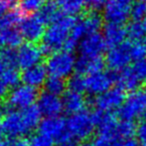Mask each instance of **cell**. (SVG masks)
<instances>
[{"instance_id":"6da1fadb","label":"cell","mask_w":146,"mask_h":146,"mask_svg":"<svg viewBox=\"0 0 146 146\" xmlns=\"http://www.w3.org/2000/svg\"><path fill=\"white\" fill-rule=\"evenodd\" d=\"M41 116L37 106L23 110H9L2 120L4 133L13 139L22 138L40 125Z\"/></svg>"},{"instance_id":"7a4b0ae2","label":"cell","mask_w":146,"mask_h":146,"mask_svg":"<svg viewBox=\"0 0 146 146\" xmlns=\"http://www.w3.org/2000/svg\"><path fill=\"white\" fill-rule=\"evenodd\" d=\"M76 22V17L62 14L56 21L47 26L46 32L41 41V48L44 55L50 56L65 48Z\"/></svg>"},{"instance_id":"3957f363","label":"cell","mask_w":146,"mask_h":146,"mask_svg":"<svg viewBox=\"0 0 146 146\" xmlns=\"http://www.w3.org/2000/svg\"><path fill=\"white\" fill-rule=\"evenodd\" d=\"M45 67L51 77L66 80L71 78L76 71L77 57L72 51L63 49L48 56Z\"/></svg>"},{"instance_id":"277c9868","label":"cell","mask_w":146,"mask_h":146,"mask_svg":"<svg viewBox=\"0 0 146 146\" xmlns=\"http://www.w3.org/2000/svg\"><path fill=\"white\" fill-rule=\"evenodd\" d=\"M67 126L71 138L78 141H87L94 135L96 128L94 113L84 110L72 114L67 120Z\"/></svg>"},{"instance_id":"5b68a950","label":"cell","mask_w":146,"mask_h":146,"mask_svg":"<svg viewBox=\"0 0 146 146\" xmlns=\"http://www.w3.org/2000/svg\"><path fill=\"white\" fill-rule=\"evenodd\" d=\"M118 114L122 120L134 121L146 117V90H137L126 96Z\"/></svg>"},{"instance_id":"8992f818","label":"cell","mask_w":146,"mask_h":146,"mask_svg":"<svg viewBox=\"0 0 146 146\" xmlns=\"http://www.w3.org/2000/svg\"><path fill=\"white\" fill-rule=\"evenodd\" d=\"M38 92L25 84L14 87L7 96V104L13 110H23L34 106L38 100Z\"/></svg>"},{"instance_id":"52a82bcc","label":"cell","mask_w":146,"mask_h":146,"mask_svg":"<svg viewBox=\"0 0 146 146\" xmlns=\"http://www.w3.org/2000/svg\"><path fill=\"white\" fill-rule=\"evenodd\" d=\"M133 61L131 55L130 42H125L121 45L111 47L106 53V65L111 72H119L129 68Z\"/></svg>"},{"instance_id":"ba28073f","label":"cell","mask_w":146,"mask_h":146,"mask_svg":"<svg viewBox=\"0 0 146 146\" xmlns=\"http://www.w3.org/2000/svg\"><path fill=\"white\" fill-rule=\"evenodd\" d=\"M134 0H108L102 9L106 23L124 24L131 18V6Z\"/></svg>"},{"instance_id":"9c48e42d","label":"cell","mask_w":146,"mask_h":146,"mask_svg":"<svg viewBox=\"0 0 146 146\" xmlns=\"http://www.w3.org/2000/svg\"><path fill=\"white\" fill-rule=\"evenodd\" d=\"M18 29L21 33L23 40L36 44L39 41H42L46 32L47 25L37 13L23 16L18 25Z\"/></svg>"},{"instance_id":"30bf717a","label":"cell","mask_w":146,"mask_h":146,"mask_svg":"<svg viewBox=\"0 0 146 146\" xmlns=\"http://www.w3.org/2000/svg\"><path fill=\"white\" fill-rule=\"evenodd\" d=\"M39 131L50 137L54 142L64 143L69 141L70 136L67 126V120L62 117H47L41 121L39 125Z\"/></svg>"},{"instance_id":"8fae6325","label":"cell","mask_w":146,"mask_h":146,"mask_svg":"<svg viewBox=\"0 0 146 146\" xmlns=\"http://www.w3.org/2000/svg\"><path fill=\"white\" fill-rule=\"evenodd\" d=\"M85 92L90 96H98L112 88V85L115 82V76L112 74V72H108L104 70L102 72L85 76Z\"/></svg>"},{"instance_id":"7c38bea8","label":"cell","mask_w":146,"mask_h":146,"mask_svg":"<svg viewBox=\"0 0 146 146\" xmlns=\"http://www.w3.org/2000/svg\"><path fill=\"white\" fill-rule=\"evenodd\" d=\"M108 50V47L104 41V36L100 33L85 37L78 47L79 57L86 59L102 58Z\"/></svg>"},{"instance_id":"4fadbf2b","label":"cell","mask_w":146,"mask_h":146,"mask_svg":"<svg viewBox=\"0 0 146 146\" xmlns=\"http://www.w3.org/2000/svg\"><path fill=\"white\" fill-rule=\"evenodd\" d=\"M44 56L41 46L35 43H22L17 48V67L26 70L40 65Z\"/></svg>"},{"instance_id":"5bb4252c","label":"cell","mask_w":146,"mask_h":146,"mask_svg":"<svg viewBox=\"0 0 146 146\" xmlns=\"http://www.w3.org/2000/svg\"><path fill=\"white\" fill-rule=\"evenodd\" d=\"M125 98V92L118 87L112 88L104 94L96 96L94 100V106L100 112H110L118 110L122 106Z\"/></svg>"},{"instance_id":"9a60e30c","label":"cell","mask_w":146,"mask_h":146,"mask_svg":"<svg viewBox=\"0 0 146 146\" xmlns=\"http://www.w3.org/2000/svg\"><path fill=\"white\" fill-rule=\"evenodd\" d=\"M36 104L37 108L39 110L40 113L45 116V118L60 116V114L64 110L62 98L47 92L39 96Z\"/></svg>"},{"instance_id":"2e32d148","label":"cell","mask_w":146,"mask_h":146,"mask_svg":"<svg viewBox=\"0 0 146 146\" xmlns=\"http://www.w3.org/2000/svg\"><path fill=\"white\" fill-rule=\"evenodd\" d=\"M94 117H96V127L98 129V135L120 139L118 135L119 121L113 113L96 111L94 112Z\"/></svg>"},{"instance_id":"e0dca14e","label":"cell","mask_w":146,"mask_h":146,"mask_svg":"<svg viewBox=\"0 0 146 146\" xmlns=\"http://www.w3.org/2000/svg\"><path fill=\"white\" fill-rule=\"evenodd\" d=\"M48 75L49 73L46 67L40 64V65L23 70L21 74V81L25 85L37 90L43 86L45 87L47 80L49 78Z\"/></svg>"},{"instance_id":"ac0fdd59","label":"cell","mask_w":146,"mask_h":146,"mask_svg":"<svg viewBox=\"0 0 146 146\" xmlns=\"http://www.w3.org/2000/svg\"><path fill=\"white\" fill-rule=\"evenodd\" d=\"M102 34L108 49L125 43V40L128 37L127 29L124 24L116 23H106L102 28Z\"/></svg>"},{"instance_id":"d6986e66","label":"cell","mask_w":146,"mask_h":146,"mask_svg":"<svg viewBox=\"0 0 146 146\" xmlns=\"http://www.w3.org/2000/svg\"><path fill=\"white\" fill-rule=\"evenodd\" d=\"M63 100L64 110L68 113L76 114L86 110L87 106V98L83 92H73L68 90L62 98Z\"/></svg>"},{"instance_id":"ffe728a7","label":"cell","mask_w":146,"mask_h":146,"mask_svg":"<svg viewBox=\"0 0 146 146\" xmlns=\"http://www.w3.org/2000/svg\"><path fill=\"white\" fill-rule=\"evenodd\" d=\"M115 82L117 83V87L121 88L123 92H132L139 90L138 88L142 81L139 79L131 67L117 73V76H115Z\"/></svg>"},{"instance_id":"44dd1931","label":"cell","mask_w":146,"mask_h":146,"mask_svg":"<svg viewBox=\"0 0 146 146\" xmlns=\"http://www.w3.org/2000/svg\"><path fill=\"white\" fill-rule=\"evenodd\" d=\"M21 33L18 27H10L0 30V50L6 48L17 49L22 44Z\"/></svg>"},{"instance_id":"7402d4cb","label":"cell","mask_w":146,"mask_h":146,"mask_svg":"<svg viewBox=\"0 0 146 146\" xmlns=\"http://www.w3.org/2000/svg\"><path fill=\"white\" fill-rule=\"evenodd\" d=\"M106 62L102 58L100 59H86L82 57L77 58V68L76 71L80 75H90V74L98 73L104 71Z\"/></svg>"},{"instance_id":"603a6c76","label":"cell","mask_w":146,"mask_h":146,"mask_svg":"<svg viewBox=\"0 0 146 146\" xmlns=\"http://www.w3.org/2000/svg\"><path fill=\"white\" fill-rule=\"evenodd\" d=\"M80 20H81L82 24H83L87 36L98 34L104 28V19L98 12H94V11L90 12V13L86 14L84 17L80 18Z\"/></svg>"},{"instance_id":"cb8c5ba5","label":"cell","mask_w":146,"mask_h":146,"mask_svg":"<svg viewBox=\"0 0 146 146\" xmlns=\"http://www.w3.org/2000/svg\"><path fill=\"white\" fill-rule=\"evenodd\" d=\"M62 14L63 13L60 9L58 3L52 1V0L47 1L41 8L40 11L38 12V15L46 23V25H50L53 22H55Z\"/></svg>"},{"instance_id":"d4e9b609","label":"cell","mask_w":146,"mask_h":146,"mask_svg":"<svg viewBox=\"0 0 146 146\" xmlns=\"http://www.w3.org/2000/svg\"><path fill=\"white\" fill-rule=\"evenodd\" d=\"M57 3L62 13L72 17L81 14L86 7L85 0H57Z\"/></svg>"},{"instance_id":"484cf974","label":"cell","mask_w":146,"mask_h":146,"mask_svg":"<svg viewBox=\"0 0 146 146\" xmlns=\"http://www.w3.org/2000/svg\"><path fill=\"white\" fill-rule=\"evenodd\" d=\"M127 35L131 41L146 39V18L142 20H132L126 26Z\"/></svg>"},{"instance_id":"4316f807","label":"cell","mask_w":146,"mask_h":146,"mask_svg":"<svg viewBox=\"0 0 146 146\" xmlns=\"http://www.w3.org/2000/svg\"><path fill=\"white\" fill-rule=\"evenodd\" d=\"M67 88H68V84L65 82V80L57 77H51V76L48 78V80L46 82V85H45V88H46L47 92L57 96H64L65 92H67L66 90Z\"/></svg>"},{"instance_id":"83f0119b","label":"cell","mask_w":146,"mask_h":146,"mask_svg":"<svg viewBox=\"0 0 146 146\" xmlns=\"http://www.w3.org/2000/svg\"><path fill=\"white\" fill-rule=\"evenodd\" d=\"M23 18L19 10H9L2 18H0V30L10 27H18Z\"/></svg>"},{"instance_id":"f1b7e54d","label":"cell","mask_w":146,"mask_h":146,"mask_svg":"<svg viewBox=\"0 0 146 146\" xmlns=\"http://www.w3.org/2000/svg\"><path fill=\"white\" fill-rule=\"evenodd\" d=\"M45 4L44 0H20L18 3L19 11L25 15L37 14Z\"/></svg>"},{"instance_id":"f546056e","label":"cell","mask_w":146,"mask_h":146,"mask_svg":"<svg viewBox=\"0 0 146 146\" xmlns=\"http://www.w3.org/2000/svg\"><path fill=\"white\" fill-rule=\"evenodd\" d=\"M1 79L3 82L8 86V88H12L19 85V81L21 80V75L18 72L17 68L14 67H8L5 70L4 74L2 75Z\"/></svg>"},{"instance_id":"4dcf8cb0","label":"cell","mask_w":146,"mask_h":146,"mask_svg":"<svg viewBox=\"0 0 146 146\" xmlns=\"http://www.w3.org/2000/svg\"><path fill=\"white\" fill-rule=\"evenodd\" d=\"M131 55L134 62L146 58V39L139 41H130Z\"/></svg>"},{"instance_id":"1f68e13d","label":"cell","mask_w":146,"mask_h":146,"mask_svg":"<svg viewBox=\"0 0 146 146\" xmlns=\"http://www.w3.org/2000/svg\"><path fill=\"white\" fill-rule=\"evenodd\" d=\"M135 133H136V126H135L132 121H119L118 135L120 137V139L124 140V139L132 138L133 134H135Z\"/></svg>"},{"instance_id":"d6a6232c","label":"cell","mask_w":146,"mask_h":146,"mask_svg":"<svg viewBox=\"0 0 146 146\" xmlns=\"http://www.w3.org/2000/svg\"><path fill=\"white\" fill-rule=\"evenodd\" d=\"M86 88V79L85 76L76 74L73 75L69 79L68 82V90H73V92H84Z\"/></svg>"},{"instance_id":"836d02e7","label":"cell","mask_w":146,"mask_h":146,"mask_svg":"<svg viewBox=\"0 0 146 146\" xmlns=\"http://www.w3.org/2000/svg\"><path fill=\"white\" fill-rule=\"evenodd\" d=\"M146 18V0H134L131 6V19L142 20Z\"/></svg>"},{"instance_id":"e575fe53","label":"cell","mask_w":146,"mask_h":146,"mask_svg":"<svg viewBox=\"0 0 146 146\" xmlns=\"http://www.w3.org/2000/svg\"><path fill=\"white\" fill-rule=\"evenodd\" d=\"M0 57L7 67L17 68V49L6 48L0 50Z\"/></svg>"},{"instance_id":"d590c367","label":"cell","mask_w":146,"mask_h":146,"mask_svg":"<svg viewBox=\"0 0 146 146\" xmlns=\"http://www.w3.org/2000/svg\"><path fill=\"white\" fill-rule=\"evenodd\" d=\"M29 142L31 146H52L54 141L50 137H48L47 135L43 134L39 131V132L34 133L31 136Z\"/></svg>"},{"instance_id":"8d00e7d4","label":"cell","mask_w":146,"mask_h":146,"mask_svg":"<svg viewBox=\"0 0 146 146\" xmlns=\"http://www.w3.org/2000/svg\"><path fill=\"white\" fill-rule=\"evenodd\" d=\"M120 139L112 138V137L104 136V135H98L94 142L92 143L94 146H120Z\"/></svg>"},{"instance_id":"74e56055","label":"cell","mask_w":146,"mask_h":146,"mask_svg":"<svg viewBox=\"0 0 146 146\" xmlns=\"http://www.w3.org/2000/svg\"><path fill=\"white\" fill-rule=\"evenodd\" d=\"M132 69L141 81H146V58L134 62Z\"/></svg>"},{"instance_id":"f35d334b","label":"cell","mask_w":146,"mask_h":146,"mask_svg":"<svg viewBox=\"0 0 146 146\" xmlns=\"http://www.w3.org/2000/svg\"><path fill=\"white\" fill-rule=\"evenodd\" d=\"M136 137L140 144L146 146V117L141 119L136 125Z\"/></svg>"},{"instance_id":"ab89813d","label":"cell","mask_w":146,"mask_h":146,"mask_svg":"<svg viewBox=\"0 0 146 146\" xmlns=\"http://www.w3.org/2000/svg\"><path fill=\"white\" fill-rule=\"evenodd\" d=\"M108 0H85L86 7L90 9L92 11L96 12L100 9H104Z\"/></svg>"},{"instance_id":"60d3db41","label":"cell","mask_w":146,"mask_h":146,"mask_svg":"<svg viewBox=\"0 0 146 146\" xmlns=\"http://www.w3.org/2000/svg\"><path fill=\"white\" fill-rule=\"evenodd\" d=\"M9 88L3 82V80L0 78V100H2L3 98H7L8 94H9Z\"/></svg>"},{"instance_id":"b9f144b4","label":"cell","mask_w":146,"mask_h":146,"mask_svg":"<svg viewBox=\"0 0 146 146\" xmlns=\"http://www.w3.org/2000/svg\"><path fill=\"white\" fill-rule=\"evenodd\" d=\"M120 146H143L142 144H140L137 139L134 138H128V139H124V140L121 141Z\"/></svg>"},{"instance_id":"7bdbcfd3","label":"cell","mask_w":146,"mask_h":146,"mask_svg":"<svg viewBox=\"0 0 146 146\" xmlns=\"http://www.w3.org/2000/svg\"><path fill=\"white\" fill-rule=\"evenodd\" d=\"M9 146H31L30 142L23 138L19 139H14L13 141L9 142Z\"/></svg>"},{"instance_id":"ee69618b","label":"cell","mask_w":146,"mask_h":146,"mask_svg":"<svg viewBox=\"0 0 146 146\" xmlns=\"http://www.w3.org/2000/svg\"><path fill=\"white\" fill-rule=\"evenodd\" d=\"M8 4L5 3L3 0H0V18H2L9 10H8Z\"/></svg>"},{"instance_id":"f6af8a7d","label":"cell","mask_w":146,"mask_h":146,"mask_svg":"<svg viewBox=\"0 0 146 146\" xmlns=\"http://www.w3.org/2000/svg\"><path fill=\"white\" fill-rule=\"evenodd\" d=\"M7 66H6V64L4 63V61L2 60V58L0 57V78L2 77V75L4 74V72H5V70L7 69Z\"/></svg>"},{"instance_id":"bcb514c9","label":"cell","mask_w":146,"mask_h":146,"mask_svg":"<svg viewBox=\"0 0 146 146\" xmlns=\"http://www.w3.org/2000/svg\"><path fill=\"white\" fill-rule=\"evenodd\" d=\"M60 146H78V145L76 144L74 141L69 140V141H66V142H64V143H61Z\"/></svg>"},{"instance_id":"7dc6e473","label":"cell","mask_w":146,"mask_h":146,"mask_svg":"<svg viewBox=\"0 0 146 146\" xmlns=\"http://www.w3.org/2000/svg\"><path fill=\"white\" fill-rule=\"evenodd\" d=\"M5 3H7L8 5H15V4H18L20 2V0H3Z\"/></svg>"},{"instance_id":"c3c4849f","label":"cell","mask_w":146,"mask_h":146,"mask_svg":"<svg viewBox=\"0 0 146 146\" xmlns=\"http://www.w3.org/2000/svg\"><path fill=\"white\" fill-rule=\"evenodd\" d=\"M5 111H4V106L1 104V102H0V119L3 118L4 116H5Z\"/></svg>"},{"instance_id":"681fc988","label":"cell","mask_w":146,"mask_h":146,"mask_svg":"<svg viewBox=\"0 0 146 146\" xmlns=\"http://www.w3.org/2000/svg\"><path fill=\"white\" fill-rule=\"evenodd\" d=\"M4 130H3V127H2V124H0V142L1 141H3L2 139H3V136H4Z\"/></svg>"},{"instance_id":"f907efd6","label":"cell","mask_w":146,"mask_h":146,"mask_svg":"<svg viewBox=\"0 0 146 146\" xmlns=\"http://www.w3.org/2000/svg\"><path fill=\"white\" fill-rule=\"evenodd\" d=\"M0 146H9V142H7V141H1L0 142Z\"/></svg>"},{"instance_id":"816d5d0a","label":"cell","mask_w":146,"mask_h":146,"mask_svg":"<svg viewBox=\"0 0 146 146\" xmlns=\"http://www.w3.org/2000/svg\"><path fill=\"white\" fill-rule=\"evenodd\" d=\"M82 146H94L92 144H88V143H87V144H84V145H82Z\"/></svg>"},{"instance_id":"f5cc1de1","label":"cell","mask_w":146,"mask_h":146,"mask_svg":"<svg viewBox=\"0 0 146 146\" xmlns=\"http://www.w3.org/2000/svg\"><path fill=\"white\" fill-rule=\"evenodd\" d=\"M48 1H51V0H48Z\"/></svg>"}]
</instances>
